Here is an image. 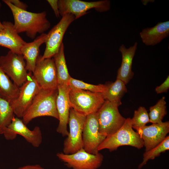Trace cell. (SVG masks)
<instances>
[{
  "instance_id": "30",
  "label": "cell",
  "mask_w": 169,
  "mask_h": 169,
  "mask_svg": "<svg viewBox=\"0 0 169 169\" xmlns=\"http://www.w3.org/2000/svg\"><path fill=\"white\" fill-rule=\"evenodd\" d=\"M47 2L49 4L53 10L54 14L57 17H59V14L58 0H48Z\"/></svg>"
},
{
  "instance_id": "33",
  "label": "cell",
  "mask_w": 169,
  "mask_h": 169,
  "mask_svg": "<svg viewBox=\"0 0 169 169\" xmlns=\"http://www.w3.org/2000/svg\"><path fill=\"white\" fill-rule=\"evenodd\" d=\"M1 2H0V10L1 9ZM3 28H4V27L3 25V24L0 21V31L2 30L3 29Z\"/></svg>"
},
{
  "instance_id": "24",
  "label": "cell",
  "mask_w": 169,
  "mask_h": 169,
  "mask_svg": "<svg viewBox=\"0 0 169 169\" xmlns=\"http://www.w3.org/2000/svg\"><path fill=\"white\" fill-rule=\"evenodd\" d=\"M15 114L10 103L0 96V135L11 123Z\"/></svg>"
},
{
  "instance_id": "8",
  "label": "cell",
  "mask_w": 169,
  "mask_h": 169,
  "mask_svg": "<svg viewBox=\"0 0 169 169\" xmlns=\"http://www.w3.org/2000/svg\"><path fill=\"white\" fill-rule=\"evenodd\" d=\"M86 116L70 108L68 121L69 131L64 142V154H72L83 148L82 132Z\"/></svg>"
},
{
  "instance_id": "26",
  "label": "cell",
  "mask_w": 169,
  "mask_h": 169,
  "mask_svg": "<svg viewBox=\"0 0 169 169\" xmlns=\"http://www.w3.org/2000/svg\"><path fill=\"white\" fill-rule=\"evenodd\" d=\"M169 150V136H167L161 143L151 150L145 151L143 154V161L138 166L141 169L150 160H153L160 156L161 153Z\"/></svg>"
},
{
  "instance_id": "1",
  "label": "cell",
  "mask_w": 169,
  "mask_h": 169,
  "mask_svg": "<svg viewBox=\"0 0 169 169\" xmlns=\"http://www.w3.org/2000/svg\"><path fill=\"white\" fill-rule=\"evenodd\" d=\"M3 1L11 10L14 27L18 33L25 32L28 37L33 39L38 33H44L50 28V23L46 18V12L32 13L17 8L9 0Z\"/></svg>"
},
{
  "instance_id": "19",
  "label": "cell",
  "mask_w": 169,
  "mask_h": 169,
  "mask_svg": "<svg viewBox=\"0 0 169 169\" xmlns=\"http://www.w3.org/2000/svg\"><path fill=\"white\" fill-rule=\"evenodd\" d=\"M47 34L43 33L37 37L33 42L26 43L21 50V54L26 62V69L28 72L33 73L39 57L40 47L45 43Z\"/></svg>"
},
{
  "instance_id": "16",
  "label": "cell",
  "mask_w": 169,
  "mask_h": 169,
  "mask_svg": "<svg viewBox=\"0 0 169 169\" xmlns=\"http://www.w3.org/2000/svg\"><path fill=\"white\" fill-rule=\"evenodd\" d=\"M69 85H58V94L56 100V108L59 116V124L56 131L63 136H67L70 106L69 99Z\"/></svg>"
},
{
  "instance_id": "13",
  "label": "cell",
  "mask_w": 169,
  "mask_h": 169,
  "mask_svg": "<svg viewBox=\"0 0 169 169\" xmlns=\"http://www.w3.org/2000/svg\"><path fill=\"white\" fill-rule=\"evenodd\" d=\"M32 74L41 88H58L56 72L53 58L42 59L41 55L39 56Z\"/></svg>"
},
{
  "instance_id": "20",
  "label": "cell",
  "mask_w": 169,
  "mask_h": 169,
  "mask_svg": "<svg viewBox=\"0 0 169 169\" xmlns=\"http://www.w3.org/2000/svg\"><path fill=\"white\" fill-rule=\"evenodd\" d=\"M140 35L146 45H156L169 36V21L159 22L153 27L143 29Z\"/></svg>"
},
{
  "instance_id": "23",
  "label": "cell",
  "mask_w": 169,
  "mask_h": 169,
  "mask_svg": "<svg viewBox=\"0 0 169 169\" xmlns=\"http://www.w3.org/2000/svg\"><path fill=\"white\" fill-rule=\"evenodd\" d=\"M19 90L0 68V96L11 103L18 96Z\"/></svg>"
},
{
  "instance_id": "3",
  "label": "cell",
  "mask_w": 169,
  "mask_h": 169,
  "mask_svg": "<svg viewBox=\"0 0 169 169\" xmlns=\"http://www.w3.org/2000/svg\"><path fill=\"white\" fill-rule=\"evenodd\" d=\"M129 146L140 149L144 146V142L138 133L132 126L131 118H128L122 126L115 132L107 136L99 146V151L108 149L112 151L120 146Z\"/></svg>"
},
{
  "instance_id": "14",
  "label": "cell",
  "mask_w": 169,
  "mask_h": 169,
  "mask_svg": "<svg viewBox=\"0 0 169 169\" xmlns=\"http://www.w3.org/2000/svg\"><path fill=\"white\" fill-rule=\"evenodd\" d=\"M3 134L6 139H14L17 135L22 136L28 143L35 147H38L42 141V132L40 128L36 126L31 130L21 120L14 117L11 123L4 130Z\"/></svg>"
},
{
  "instance_id": "29",
  "label": "cell",
  "mask_w": 169,
  "mask_h": 169,
  "mask_svg": "<svg viewBox=\"0 0 169 169\" xmlns=\"http://www.w3.org/2000/svg\"><path fill=\"white\" fill-rule=\"evenodd\" d=\"M169 88V76L168 75L164 81L160 85L155 88V91L157 94L167 92Z\"/></svg>"
},
{
  "instance_id": "15",
  "label": "cell",
  "mask_w": 169,
  "mask_h": 169,
  "mask_svg": "<svg viewBox=\"0 0 169 169\" xmlns=\"http://www.w3.org/2000/svg\"><path fill=\"white\" fill-rule=\"evenodd\" d=\"M137 131L143 141L145 151H147L162 142L167 136L169 132V122L145 125Z\"/></svg>"
},
{
  "instance_id": "27",
  "label": "cell",
  "mask_w": 169,
  "mask_h": 169,
  "mask_svg": "<svg viewBox=\"0 0 169 169\" xmlns=\"http://www.w3.org/2000/svg\"><path fill=\"white\" fill-rule=\"evenodd\" d=\"M131 121L132 128L136 131L150 122L149 114L145 108L140 106L135 110Z\"/></svg>"
},
{
  "instance_id": "2",
  "label": "cell",
  "mask_w": 169,
  "mask_h": 169,
  "mask_svg": "<svg viewBox=\"0 0 169 169\" xmlns=\"http://www.w3.org/2000/svg\"><path fill=\"white\" fill-rule=\"evenodd\" d=\"M58 88L41 89L22 118L27 125L33 119L43 116L52 117L59 120L56 108Z\"/></svg>"
},
{
  "instance_id": "17",
  "label": "cell",
  "mask_w": 169,
  "mask_h": 169,
  "mask_svg": "<svg viewBox=\"0 0 169 169\" xmlns=\"http://www.w3.org/2000/svg\"><path fill=\"white\" fill-rule=\"evenodd\" d=\"M2 23L4 28L0 31V46L7 48L14 53L21 54V48L26 42L16 31L13 23L4 21Z\"/></svg>"
},
{
  "instance_id": "4",
  "label": "cell",
  "mask_w": 169,
  "mask_h": 169,
  "mask_svg": "<svg viewBox=\"0 0 169 169\" xmlns=\"http://www.w3.org/2000/svg\"><path fill=\"white\" fill-rule=\"evenodd\" d=\"M69 88L70 107L85 116L97 112L105 101L102 93Z\"/></svg>"
},
{
  "instance_id": "9",
  "label": "cell",
  "mask_w": 169,
  "mask_h": 169,
  "mask_svg": "<svg viewBox=\"0 0 169 169\" xmlns=\"http://www.w3.org/2000/svg\"><path fill=\"white\" fill-rule=\"evenodd\" d=\"M56 156L72 169H97L102 165L103 156L99 152L96 154L90 153L83 148L71 154L58 153Z\"/></svg>"
},
{
  "instance_id": "28",
  "label": "cell",
  "mask_w": 169,
  "mask_h": 169,
  "mask_svg": "<svg viewBox=\"0 0 169 169\" xmlns=\"http://www.w3.org/2000/svg\"><path fill=\"white\" fill-rule=\"evenodd\" d=\"M69 85L71 87L84 90L100 93L103 92L105 88V84L94 85L90 84L74 79L71 77L69 80Z\"/></svg>"
},
{
  "instance_id": "32",
  "label": "cell",
  "mask_w": 169,
  "mask_h": 169,
  "mask_svg": "<svg viewBox=\"0 0 169 169\" xmlns=\"http://www.w3.org/2000/svg\"><path fill=\"white\" fill-rule=\"evenodd\" d=\"M17 169H45L39 165H27L21 166Z\"/></svg>"
},
{
  "instance_id": "21",
  "label": "cell",
  "mask_w": 169,
  "mask_h": 169,
  "mask_svg": "<svg viewBox=\"0 0 169 169\" xmlns=\"http://www.w3.org/2000/svg\"><path fill=\"white\" fill-rule=\"evenodd\" d=\"M105 84V89L102 93L105 100L118 106L120 105L121 98L127 91L125 83L120 79H116L115 82Z\"/></svg>"
},
{
  "instance_id": "31",
  "label": "cell",
  "mask_w": 169,
  "mask_h": 169,
  "mask_svg": "<svg viewBox=\"0 0 169 169\" xmlns=\"http://www.w3.org/2000/svg\"><path fill=\"white\" fill-rule=\"evenodd\" d=\"M9 1L15 7L19 9L26 10L27 5L19 0H9Z\"/></svg>"
},
{
  "instance_id": "10",
  "label": "cell",
  "mask_w": 169,
  "mask_h": 169,
  "mask_svg": "<svg viewBox=\"0 0 169 169\" xmlns=\"http://www.w3.org/2000/svg\"><path fill=\"white\" fill-rule=\"evenodd\" d=\"M75 20L74 17L70 14L62 17L59 22L47 34L46 47L42 59L51 58L59 52L64 35L70 24Z\"/></svg>"
},
{
  "instance_id": "25",
  "label": "cell",
  "mask_w": 169,
  "mask_h": 169,
  "mask_svg": "<svg viewBox=\"0 0 169 169\" xmlns=\"http://www.w3.org/2000/svg\"><path fill=\"white\" fill-rule=\"evenodd\" d=\"M165 97H162L154 105L150 107L149 114L150 122L152 124L162 122L164 117L167 113Z\"/></svg>"
},
{
  "instance_id": "5",
  "label": "cell",
  "mask_w": 169,
  "mask_h": 169,
  "mask_svg": "<svg viewBox=\"0 0 169 169\" xmlns=\"http://www.w3.org/2000/svg\"><path fill=\"white\" fill-rule=\"evenodd\" d=\"M117 105L105 100L96 112L99 131L106 137L117 131L123 125L126 118L120 113Z\"/></svg>"
},
{
  "instance_id": "7",
  "label": "cell",
  "mask_w": 169,
  "mask_h": 169,
  "mask_svg": "<svg viewBox=\"0 0 169 169\" xmlns=\"http://www.w3.org/2000/svg\"><path fill=\"white\" fill-rule=\"evenodd\" d=\"M58 5L59 15L62 17L67 14L73 15L75 19L88 13L89 10L94 9L102 13L109 11L110 8V2L104 0L86 2L79 0H59Z\"/></svg>"
},
{
  "instance_id": "11",
  "label": "cell",
  "mask_w": 169,
  "mask_h": 169,
  "mask_svg": "<svg viewBox=\"0 0 169 169\" xmlns=\"http://www.w3.org/2000/svg\"><path fill=\"white\" fill-rule=\"evenodd\" d=\"M41 89L32 73L29 72L27 80L19 87L18 96L10 103L17 117L22 118Z\"/></svg>"
},
{
  "instance_id": "18",
  "label": "cell",
  "mask_w": 169,
  "mask_h": 169,
  "mask_svg": "<svg viewBox=\"0 0 169 169\" xmlns=\"http://www.w3.org/2000/svg\"><path fill=\"white\" fill-rule=\"evenodd\" d=\"M137 45V43L136 42L133 46L126 48L124 45L122 44L119 49L122 59L120 66L117 71L116 79H120L125 84L129 82L134 74L132 67Z\"/></svg>"
},
{
  "instance_id": "22",
  "label": "cell",
  "mask_w": 169,
  "mask_h": 169,
  "mask_svg": "<svg viewBox=\"0 0 169 169\" xmlns=\"http://www.w3.org/2000/svg\"><path fill=\"white\" fill-rule=\"evenodd\" d=\"M53 57L56 68L58 85H69V80L71 76L69 73L66 63L63 43L58 52Z\"/></svg>"
},
{
  "instance_id": "6",
  "label": "cell",
  "mask_w": 169,
  "mask_h": 169,
  "mask_svg": "<svg viewBox=\"0 0 169 169\" xmlns=\"http://www.w3.org/2000/svg\"><path fill=\"white\" fill-rule=\"evenodd\" d=\"M0 68L19 88L29 75L22 55L10 50L6 55L0 56Z\"/></svg>"
},
{
  "instance_id": "12",
  "label": "cell",
  "mask_w": 169,
  "mask_h": 169,
  "mask_svg": "<svg viewBox=\"0 0 169 169\" xmlns=\"http://www.w3.org/2000/svg\"><path fill=\"white\" fill-rule=\"evenodd\" d=\"M106 137L99 132L96 112L87 115L82 132L83 149L90 154L98 153V148Z\"/></svg>"
}]
</instances>
